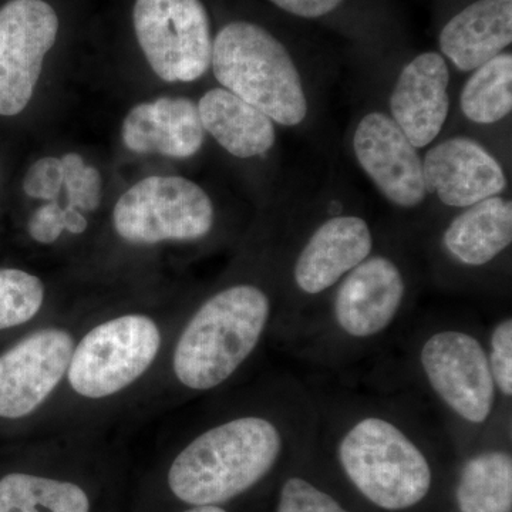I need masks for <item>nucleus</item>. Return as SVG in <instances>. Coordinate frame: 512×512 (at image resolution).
Instances as JSON below:
<instances>
[{
	"instance_id": "nucleus-13",
	"label": "nucleus",
	"mask_w": 512,
	"mask_h": 512,
	"mask_svg": "<svg viewBox=\"0 0 512 512\" xmlns=\"http://www.w3.org/2000/svg\"><path fill=\"white\" fill-rule=\"evenodd\" d=\"M353 150L387 201L412 210L426 200L423 161L392 117L379 111L363 117L356 127Z\"/></svg>"
},
{
	"instance_id": "nucleus-6",
	"label": "nucleus",
	"mask_w": 512,
	"mask_h": 512,
	"mask_svg": "<svg viewBox=\"0 0 512 512\" xmlns=\"http://www.w3.org/2000/svg\"><path fill=\"white\" fill-rule=\"evenodd\" d=\"M212 70L218 82L261 110L275 123L298 126L308 114L301 74L285 46L268 30L232 22L212 45Z\"/></svg>"
},
{
	"instance_id": "nucleus-9",
	"label": "nucleus",
	"mask_w": 512,
	"mask_h": 512,
	"mask_svg": "<svg viewBox=\"0 0 512 512\" xmlns=\"http://www.w3.org/2000/svg\"><path fill=\"white\" fill-rule=\"evenodd\" d=\"M214 222L207 192L183 177H148L124 192L113 211L117 234L134 245L200 241Z\"/></svg>"
},
{
	"instance_id": "nucleus-20",
	"label": "nucleus",
	"mask_w": 512,
	"mask_h": 512,
	"mask_svg": "<svg viewBox=\"0 0 512 512\" xmlns=\"http://www.w3.org/2000/svg\"><path fill=\"white\" fill-rule=\"evenodd\" d=\"M198 113L204 130L232 156H264L274 147V121L227 89L205 93L198 103Z\"/></svg>"
},
{
	"instance_id": "nucleus-14",
	"label": "nucleus",
	"mask_w": 512,
	"mask_h": 512,
	"mask_svg": "<svg viewBox=\"0 0 512 512\" xmlns=\"http://www.w3.org/2000/svg\"><path fill=\"white\" fill-rule=\"evenodd\" d=\"M423 173L427 191L447 207L467 208L498 197L507 187L497 158L467 137L448 138L431 147L424 157Z\"/></svg>"
},
{
	"instance_id": "nucleus-21",
	"label": "nucleus",
	"mask_w": 512,
	"mask_h": 512,
	"mask_svg": "<svg viewBox=\"0 0 512 512\" xmlns=\"http://www.w3.org/2000/svg\"><path fill=\"white\" fill-rule=\"evenodd\" d=\"M0 512H90V500L70 481L12 473L0 480Z\"/></svg>"
},
{
	"instance_id": "nucleus-12",
	"label": "nucleus",
	"mask_w": 512,
	"mask_h": 512,
	"mask_svg": "<svg viewBox=\"0 0 512 512\" xmlns=\"http://www.w3.org/2000/svg\"><path fill=\"white\" fill-rule=\"evenodd\" d=\"M74 339L64 329H42L0 356V417L22 419L39 409L66 376Z\"/></svg>"
},
{
	"instance_id": "nucleus-15",
	"label": "nucleus",
	"mask_w": 512,
	"mask_h": 512,
	"mask_svg": "<svg viewBox=\"0 0 512 512\" xmlns=\"http://www.w3.org/2000/svg\"><path fill=\"white\" fill-rule=\"evenodd\" d=\"M450 72L444 57L421 53L397 77L390 110L392 119L416 148L429 146L439 136L450 110Z\"/></svg>"
},
{
	"instance_id": "nucleus-4",
	"label": "nucleus",
	"mask_w": 512,
	"mask_h": 512,
	"mask_svg": "<svg viewBox=\"0 0 512 512\" xmlns=\"http://www.w3.org/2000/svg\"><path fill=\"white\" fill-rule=\"evenodd\" d=\"M412 308L409 279L393 256H367L285 343L293 356L340 373L370 359L403 329Z\"/></svg>"
},
{
	"instance_id": "nucleus-16",
	"label": "nucleus",
	"mask_w": 512,
	"mask_h": 512,
	"mask_svg": "<svg viewBox=\"0 0 512 512\" xmlns=\"http://www.w3.org/2000/svg\"><path fill=\"white\" fill-rule=\"evenodd\" d=\"M198 106L185 97H163L131 109L121 128L124 146L138 154L188 158L204 143Z\"/></svg>"
},
{
	"instance_id": "nucleus-5",
	"label": "nucleus",
	"mask_w": 512,
	"mask_h": 512,
	"mask_svg": "<svg viewBox=\"0 0 512 512\" xmlns=\"http://www.w3.org/2000/svg\"><path fill=\"white\" fill-rule=\"evenodd\" d=\"M281 301L265 286L238 282L198 306L177 340L175 379L192 392L224 386L278 325Z\"/></svg>"
},
{
	"instance_id": "nucleus-10",
	"label": "nucleus",
	"mask_w": 512,
	"mask_h": 512,
	"mask_svg": "<svg viewBox=\"0 0 512 512\" xmlns=\"http://www.w3.org/2000/svg\"><path fill=\"white\" fill-rule=\"evenodd\" d=\"M133 20L138 45L164 82H194L211 66L214 40L201 0H137Z\"/></svg>"
},
{
	"instance_id": "nucleus-22",
	"label": "nucleus",
	"mask_w": 512,
	"mask_h": 512,
	"mask_svg": "<svg viewBox=\"0 0 512 512\" xmlns=\"http://www.w3.org/2000/svg\"><path fill=\"white\" fill-rule=\"evenodd\" d=\"M460 96L464 116L477 124H494L512 109V56L500 53L473 70Z\"/></svg>"
},
{
	"instance_id": "nucleus-19",
	"label": "nucleus",
	"mask_w": 512,
	"mask_h": 512,
	"mask_svg": "<svg viewBox=\"0 0 512 512\" xmlns=\"http://www.w3.org/2000/svg\"><path fill=\"white\" fill-rule=\"evenodd\" d=\"M512 42V0H477L440 33V49L461 72H473Z\"/></svg>"
},
{
	"instance_id": "nucleus-30",
	"label": "nucleus",
	"mask_w": 512,
	"mask_h": 512,
	"mask_svg": "<svg viewBox=\"0 0 512 512\" xmlns=\"http://www.w3.org/2000/svg\"><path fill=\"white\" fill-rule=\"evenodd\" d=\"M64 212H66V231L72 232V234H83L89 224H87L82 211L67 205Z\"/></svg>"
},
{
	"instance_id": "nucleus-31",
	"label": "nucleus",
	"mask_w": 512,
	"mask_h": 512,
	"mask_svg": "<svg viewBox=\"0 0 512 512\" xmlns=\"http://www.w3.org/2000/svg\"><path fill=\"white\" fill-rule=\"evenodd\" d=\"M184 512H228L222 505H192L190 510Z\"/></svg>"
},
{
	"instance_id": "nucleus-24",
	"label": "nucleus",
	"mask_w": 512,
	"mask_h": 512,
	"mask_svg": "<svg viewBox=\"0 0 512 512\" xmlns=\"http://www.w3.org/2000/svg\"><path fill=\"white\" fill-rule=\"evenodd\" d=\"M485 355L501 410L512 419V316L505 313L484 329Z\"/></svg>"
},
{
	"instance_id": "nucleus-11",
	"label": "nucleus",
	"mask_w": 512,
	"mask_h": 512,
	"mask_svg": "<svg viewBox=\"0 0 512 512\" xmlns=\"http://www.w3.org/2000/svg\"><path fill=\"white\" fill-rule=\"evenodd\" d=\"M57 32L56 12L43 0H10L0 9V116L26 109Z\"/></svg>"
},
{
	"instance_id": "nucleus-3",
	"label": "nucleus",
	"mask_w": 512,
	"mask_h": 512,
	"mask_svg": "<svg viewBox=\"0 0 512 512\" xmlns=\"http://www.w3.org/2000/svg\"><path fill=\"white\" fill-rule=\"evenodd\" d=\"M412 387L402 389L426 404L458 450L476 446L500 429H512L501 410L487 355L484 329L471 320H424L407 339Z\"/></svg>"
},
{
	"instance_id": "nucleus-29",
	"label": "nucleus",
	"mask_w": 512,
	"mask_h": 512,
	"mask_svg": "<svg viewBox=\"0 0 512 512\" xmlns=\"http://www.w3.org/2000/svg\"><path fill=\"white\" fill-rule=\"evenodd\" d=\"M278 8L301 18H320L338 9L343 0H271Z\"/></svg>"
},
{
	"instance_id": "nucleus-23",
	"label": "nucleus",
	"mask_w": 512,
	"mask_h": 512,
	"mask_svg": "<svg viewBox=\"0 0 512 512\" xmlns=\"http://www.w3.org/2000/svg\"><path fill=\"white\" fill-rule=\"evenodd\" d=\"M45 302V285L20 269H0V330L35 318Z\"/></svg>"
},
{
	"instance_id": "nucleus-7",
	"label": "nucleus",
	"mask_w": 512,
	"mask_h": 512,
	"mask_svg": "<svg viewBox=\"0 0 512 512\" xmlns=\"http://www.w3.org/2000/svg\"><path fill=\"white\" fill-rule=\"evenodd\" d=\"M373 251L372 228L357 215H335L313 229L289 271L288 295L274 332L281 342H288L329 292Z\"/></svg>"
},
{
	"instance_id": "nucleus-18",
	"label": "nucleus",
	"mask_w": 512,
	"mask_h": 512,
	"mask_svg": "<svg viewBox=\"0 0 512 512\" xmlns=\"http://www.w3.org/2000/svg\"><path fill=\"white\" fill-rule=\"evenodd\" d=\"M440 242L448 261L461 268L494 264L511 248V201L498 195L464 208L448 222Z\"/></svg>"
},
{
	"instance_id": "nucleus-2",
	"label": "nucleus",
	"mask_w": 512,
	"mask_h": 512,
	"mask_svg": "<svg viewBox=\"0 0 512 512\" xmlns=\"http://www.w3.org/2000/svg\"><path fill=\"white\" fill-rule=\"evenodd\" d=\"M311 384L292 375L272 384L265 403L217 421L178 453L168 470L171 493L188 505H221L248 493L315 443Z\"/></svg>"
},
{
	"instance_id": "nucleus-28",
	"label": "nucleus",
	"mask_w": 512,
	"mask_h": 512,
	"mask_svg": "<svg viewBox=\"0 0 512 512\" xmlns=\"http://www.w3.org/2000/svg\"><path fill=\"white\" fill-rule=\"evenodd\" d=\"M30 237L40 244H53L66 229V212L56 201L43 205L30 218Z\"/></svg>"
},
{
	"instance_id": "nucleus-25",
	"label": "nucleus",
	"mask_w": 512,
	"mask_h": 512,
	"mask_svg": "<svg viewBox=\"0 0 512 512\" xmlns=\"http://www.w3.org/2000/svg\"><path fill=\"white\" fill-rule=\"evenodd\" d=\"M275 512H353L336 495L301 473L282 481Z\"/></svg>"
},
{
	"instance_id": "nucleus-1",
	"label": "nucleus",
	"mask_w": 512,
	"mask_h": 512,
	"mask_svg": "<svg viewBox=\"0 0 512 512\" xmlns=\"http://www.w3.org/2000/svg\"><path fill=\"white\" fill-rule=\"evenodd\" d=\"M309 384L316 403L313 446L330 454L353 490L384 512L426 503L436 483L434 450L453 444L436 414L404 390Z\"/></svg>"
},
{
	"instance_id": "nucleus-26",
	"label": "nucleus",
	"mask_w": 512,
	"mask_h": 512,
	"mask_svg": "<svg viewBox=\"0 0 512 512\" xmlns=\"http://www.w3.org/2000/svg\"><path fill=\"white\" fill-rule=\"evenodd\" d=\"M63 170V185L66 188L70 207L92 212L100 207L103 180L99 170L84 163L83 157L69 153L60 158Z\"/></svg>"
},
{
	"instance_id": "nucleus-17",
	"label": "nucleus",
	"mask_w": 512,
	"mask_h": 512,
	"mask_svg": "<svg viewBox=\"0 0 512 512\" xmlns=\"http://www.w3.org/2000/svg\"><path fill=\"white\" fill-rule=\"evenodd\" d=\"M512 429L463 450L454 485L458 512H512Z\"/></svg>"
},
{
	"instance_id": "nucleus-27",
	"label": "nucleus",
	"mask_w": 512,
	"mask_h": 512,
	"mask_svg": "<svg viewBox=\"0 0 512 512\" xmlns=\"http://www.w3.org/2000/svg\"><path fill=\"white\" fill-rule=\"evenodd\" d=\"M63 187L62 161L56 157L37 160L23 180V190L35 200L56 201Z\"/></svg>"
},
{
	"instance_id": "nucleus-8",
	"label": "nucleus",
	"mask_w": 512,
	"mask_h": 512,
	"mask_svg": "<svg viewBox=\"0 0 512 512\" xmlns=\"http://www.w3.org/2000/svg\"><path fill=\"white\" fill-rule=\"evenodd\" d=\"M160 348L161 332L150 316L131 313L106 320L74 346L67 380L87 399L113 396L150 369Z\"/></svg>"
}]
</instances>
